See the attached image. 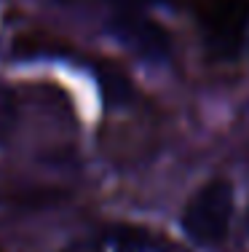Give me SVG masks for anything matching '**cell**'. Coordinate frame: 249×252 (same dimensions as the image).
<instances>
[{"instance_id":"6da1fadb","label":"cell","mask_w":249,"mask_h":252,"mask_svg":"<svg viewBox=\"0 0 249 252\" xmlns=\"http://www.w3.org/2000/svg\"><path fill=\"white\" fill-rule=\"evenodd\" d=\"M233 220V188L225 180H212L191 196L182 212V228L193 242L215 247L228 239Z\"/></svg>"},{"instance_id":"7a4b0ae2","label":"cell","mask_w":249,"mask_h":252,"mask_svg":"<svg viewBox=\"0 0 249 252\" xmlns=\"http://www.w3.org/2000/svg\"><path fill=\"white\" fill-rule=\"evenodd\" d=\"M115 30H118L123 43L134 46L139 54H153V57H158V54H164V49H166V35L156 25L145 22L137 11H121V14H118V22H115Z\"/></svg>"},{"instance_id":"3957f363","label":"cell","mask_w":249,"mask_h":252,"mask_svg":"<svg viewBox=\"0 0 249 252\" xmlns=\"http://www.w3.org/2000/svg\"><path fill=\"white\" fill-rule=\"evenodd\" d=\"M121 252H156V247L150 242H142V239H129L121 247Z\"/></svg>"},{"instance_id":"277c9868","label":"cell","mask_w":249,"mask_h":252,"mask_svg":"<svg viewBox=\"0 0 249 252\" xmlns=\"http://www.w3.org/2000/svg\"><path fill=\"white\" fill-rule=\"evenodd\" d=\"M11 124V102L0 94V134H3V129H8Z\"/></svg>"},{"instance_id":"5b68a950","label":"cell","mask_w":249,"mask_h":252,"mask_svg":"<svg viewBox=\"0 0 249 252\" xmlns=\"http://www.w3.org/2000/svg\"><path fill=\"white\" fill-rule=\"evenodd\" d=\"M123 5V11H137L139 5H150V3H166V0H115Z\"/></svg>"},{"instance_id":"8992f818","label":"cell","mask_w":249,"mask_h":252,"mask_svg":"<svg viewBox=\"0 0 249 252\" xmlns=\"http://www.w3.org/2000/svg\"><path fill=\"white\" fill-rule=\"evenodd\" d=\"M70 252H97L94 247H86V244H83V247H75V250H70Z\"/></svg>"}]
</instances>
